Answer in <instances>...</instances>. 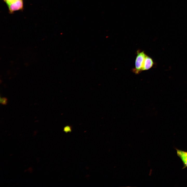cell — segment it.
Masks as SVG:
<instances>
[{
  "instance_id": "1",
  "label": "cell",
  "mask_w": 187,
  "mask_h": 187,
  "mask_svg": "<svg viewBox=\"0 0 187 187\" xmlns=\"http://www.w3.org/2000/svg\"><path fill=\"white\" fill-rule=\"evenodd\" d=\"M146 55L144 51L137 52V55L135 62V68L133 69V72L138 74L142 71Z\"/></svg>"
},
{
  "instance_id": "2",
  "label": "cell",
  "mask_w": 187,
  "mask_h": 187,
  "mask_svg": "<svg viewBox=\"0 0 187 187\" xmlns=\"http://www.w3.org/2000/svg\"><path fill=\"white\" fill-rule=\"evenodd\" d=\"M8 5L9 11L11 12L20 10L23 6L22 0H17Z\"/></svg>"
},
{
  "instance_id": "3",
  "label": "cell",
  "mask_w": 187,
  "mask_h": 187,
  "mask_svg": "<svg viewBox=\"0 0 187 187\" xmlns=\"http://www.w3.org/2000/svg\"><path fill=\"white\" fill-rule=\"evenodd\" d=\"M177 156L181 159L183 164V169L187 168V152L176 149Z\"/></svg>"
},
{
  "instance_id": "4",
  "label": "cell",
  "mask_w": 187,
  "mask_h": 187,
  "mask_svg": "<svg viewBox=\"0 0 187 187\" xmlns=\"http://www.w3.org/2000/svg\"><path fill=\"white\" fill-rule=\"evenodd\" d=\"M154 64L152 59L146 55L142 71L148 70L151 68Z\"/></svg>"
},
{
  "instance_id": "5",
  "label": "cell",
  "mask_w": 187,
  "mask_h": 187,
  "mask_svg": "<svg viewBox=\"0 0 187 187\" xmlns=\"http://www.w3.org/2000/svg\"><path fill=\"white\" fill-rule=\"evenodd\" d=\"M0 103L3 105H6L8 102L7 99L5 97H0Z\"/></svg>"
},
{
  "instance_id": "6",
  "label": "cell",
  "mask_w": 187,
  "mask_h": 187,
  "mask_svg": "<svg viewBox=\"0 0 187 187\" xmlns=\"http://www.w3.org/2000/svg\"><path fill=\"white\" fill-rule=\"evenodd\" d=\"M8 5H9L15 2L16 0H4Z\"/></svg>"
},
{
  "instance_id": "7",
  "label": "cell",
  "mask_w": 187,
  "mask_h": 187,
  "mask_svg": "<svg viewBox=\"0 0 187 187\" xmlns=\"http://www.w3.org/2000/svg\"></svg>"
}]
</instances>
